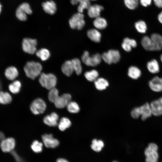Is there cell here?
I'll use <instances>...</instances> for the list:
<instances>
[{
  "instance_id": "43",
  "label": "cell",
  "mask_w": 162,
  "mask_h": 162,
  "mask_svg": "<svg viewBox=\"0 0 162 162\" xmlns=\"http://www.w3.org/2000/svg\"><path fill=\"white\" fill-rule=\"evenodd\" d=\"M140 2L142 5L147 7L151 4L152 0H140Z\"/></svg>"
},
{
  "instance_id": "34",
  "label": "cell",
  "mask_w": 162,
  "mask_h": 162,
  "mask_svg": "<svg viewBox=\"0 0 162 162\" xmlns=\"http://www.w3.org/2000/svg\"><path fill=\"white\" fill-rule=\"evenodd\" d=\"M21 86L20 82L19 80H15L9 85L8 88L11 93L16 94L20 91Z\"/></svg>"
},
{
  "instance_id": "12",
  "label": "cell",
  "mask_w": 162,
  "mask_h": 162,
  "mask_svg": "<svg viewBox=\"0 0 162 162\" xmlns=\"http://www.w3.org/2000/svg\"><path fill=\"white\" fill-rule=\"evenodd\" d=\"M150 104L152 115L156 116L162 115V97L152 101Z\"/></svg>"
},
{
  "instance_id": "47",
  "label": "cell",
  "mask_w": 162,
  "mask_h": 162,
  "mask_svg": "<svg viewBox=\"0 0 162 162\" xmlns=\"http://www.w3.org/2000/svg\"><path fill=\"white\" fill-rule=\"evenodd\" d=\"M158 19L159 21L162 24V11L159 14Z\"/></svg>"
},
{
  "instance_id": "39",
  "label": "cell",
  "mask_w": 162,
  "mask_h": 162,
  "mask_svg": "<svg viewBox=\"0 0 162 162\" xmlns=\"http://www.w3.org/2000/svg\"><path fill=\"white\" fill-rule=\"evenodd\" d=\"M49 90L48 94V99L51 102L54 103L59 96L58 91L55 87Z\"/></svg>"
},
{
  "instance_id": "10",
  "label": "cell",
  "mask_w": 162,
  "mask_h": 162,
  "mask_svg": "<svg viewBox=\"0 0 162 162\" xmlns=\"http://www.w3.org/2000/svg\"><path fill=\"white\" fill-rule=\"evenodd\" d=\"M46 107L44 101L40 98L34 100L30 105V110L32 113L38 115L43 113Z\"/></svg>"
},
{
  "instance_id": "17",
  "label": "cell",
  "mask_w": 162,
  "mask_h": 162,
  "mask_svg": "<svg viewBox=\"0 0 162 162\" xmlns=\"http://www.w3.org/2000/svg\"><path fill=\"white\" fill-rule=\"evenodd\" d=\"M104 9L103 7L98 4L91 5L87 9L88 16L91 18H95L100 16V13Z\"/></svg>"
},
{
  "instance_id": "51",
  "label": "cell",
  "mask_w": 162,
  "mask_h": 162,
  "mask_svg": "<svg viewBox=\"0 0 162 162\" xmlns=\"http://www.w3.org/2000/svg\"><path fill=\"white\" fill-rule=\"evenodd\" d=\"M112 162H117V161H113Z\"/></svg>"
},
{
  "instance_id": "15",
  "label": "cell",
  "mask_w": 162,
  "mask_h": 162,
  "mask_svg": "<svg viewBox=\"0 0 162 162\" xmlns=\"http://www.w3.org/2000/svg\"><path fill=\"white\" fill-rule=\"evenodd\" d=\"M150 88L155 92H162V78L154 76L148 83Z\"/></svg>"
},
{
  "instance_id": "30",
  "label": "cell",
  "mask_w": 162,
  "mask_h": 162,
  "mask_svg": "<svg viewBox=\"0 0 162 162\" xmlns=\"http://www.w3.org/2000/svg\"><path fill=\"white\" fill-rule=\"evenodd\" d=\"M12 98L10 94L7 92L0 91V104H7L11 103Z\"/></svg>"
},
{
  "instance_id": "41",
  "label": "cell",
  "mask_w": 162,
  "mask_h": 162,
  "mask_svg": "<svg viewBox=\"0 0 162 162\" xmlns=\"http://www.w3.org/2000/svg\"><path fill=\"white\" fill-rule=\"evenodd\" d=\"M123 42L127 43L132 48H135L137 46V43L136 41L133 39L126 38L124 39Z\"/></svg>"
},
{
  "instance_id": "27",
  "label": "cell",
  "mask_w": 162,
  "mask_h": 162,
  "mask_svg": "<svg viewBox=\"0 0 162 162\" xmlns=\"http://www.w3.org/2000/svg\"><path fill=\"white\" fill-rule=\"evenodd\" d=\"M94 82L96 88L100 91L105 89L109 86L108 81L102 78H98Z\"/></svg>"
},
{
  "instance_id": "32",
  "label": "cell",
  "mask_w": 162,
  "mask_h": 162,
  "mask_svg": "<svg viewBox=\"0 0 162 162\" xmlns=\"http://www.w3.org/2000/svg\"><path fill=\"white\" fill-rule=\"evenodd\" d=\"M104 146V143L102 141L94 139L92 141L91 148L94 151L99 152L102 150Z\"/></svg>"
},
{
  "instance_id": "31",
  "label": "cell",
  "mask_w": 162,
  "mask_h": 162,
  "mask_svg": "<svg viewBox=\"0 0 162 162\" xmlns=\"http://www.w3.org/2000/svg\"><path fill=\"white\" fill-rule=\"evenodd\" d=\"M71 125V122L68 118L66 117H62L60 119L58 126L60 130L63 131L69 128Z\"/></svg>"
},
{
  "instance_id": "8",
  "label": "cell",
  "mask_w": 162,
  "mask_h": 162,
  "mask_svg": "<svg viewBox=\"0 0 162 162\" xmlns=\"http://www.w3.org/2000/svg\"><path fill=\"white\" fill-rule=\"evenodd\" d=\"M32 11L29 4L27 3H23L20 4L17 8L16 14L17 18L21 21H26L27 19V14H31Z\"/></svg>"
},
{
  "instance_id": "7",
  "label": "cell",
  "mask_w": 162,
  "mask_h": 162,
  "mask_svg": "<svg viewBox=\"0 0 162 162\" xmlns=\"http://www.w3.org/2000/svg\"><path fill=\"white\" fill-rule=\"evenodd\" d=\"M101 56L102 59L108 64L116 63L120 58V55L119 51L114 50H110L107 52H104Z\"/></svg>"
},
{
  "instance_id": "3",
  "label": "cell",
  "mask_w": 162,
  "mask_h": 162,
  "mask_svg": "<svg viewBox=\"0 0 162 162\" xmlns=\"http://www.w3.org/2000/svg\"><path fill=\"white\" fill-rule=\"evenodd\" d=\"M40 76L39 81L42 86L49 90L55 87L57 78L54 74L41 73Z\"/></svg>"
},
{
  "instance_id": "38",
  "label": "cell",
  "mask_w": 162,
  "mask_h": 162,
  "mask_svg": "<svg viewBox=\"0 0 162 162\" xmlns=\"http://www.w3.org/2000/svg\"><path fill=\"white\" fill-rule=\"evenodd\" d=\"M43 143L38 140L34 141L31 145V148L33 152L36 153L41 152L42 151Z\"/></svg>"
},
{
  "instance_id": "44",
  "label": "cell",
  "mask_w": 162,
  "mask_h": 162,
  "mask_svg": "<svg viewBox=\"0 0 162 162\" xmlns=\"http://www.w3.org/2000/svg\"><path fill=\"white\" fill-rule=\"evenodd\" d=\"M153 1L157 7L162 8V0H153Z\"/></svg>"
},
{
  "instance_id": "25",
  "label": "cell",
  "mask_w": 162,
  "mask_h": 162,
  "mask_svg": "<svg viewBox=\"0 0 162 162\" xmlns=\"http://www.w3.org/2000/svg\"><path fill=\"white\" fill-rule=\"evenodd\" d=\"M141 72L137 67L132 66L128 68V75L131 78L136 80L139 78L141 76Z\"/></svg>"
},
{
  "instance_id": "50",
  "label": "cell",
  "mask_w": 162,
  "mask_h": 162,
  "mask_svg": "<svg viewBox=\"0 0 162 162\" xmlns=\"http://www.w3.org/2000/svg\"><path fill=\"white\" fill-rule=\"evenodd\" d=\"M90 1H96V0H89Z\"/></svg>"
},
{
  "instance_id": "18",
  "label": "cell",
  "mask_w": 162,
  "mask_h": 162,
  "mask_svg": "<svg viewBox=\"0 0 162 162\" xmlns=\"http://www.w3.org/2000/svg\"><path fill=\"white\" fill-rule=\"evenodd\" d=\"M58 115L55 112L45 116L43 119L44 123L50 126L55 127L58 125Z\"/></svg>"
},
{
  "instance_id": "11",
  "label": "cell",
  "mask_w": 162,
  "mask_h": 162,
  "mask_svg": "<svg viewBox=\"0 0 162 162\" xmlns=\"http://www.w3.org/2000/svg\"><path fill=\"white\" fill-rule=\"evenodd\" d=\"M1 149L4 152H11L15 147L16 142L14 138L8 137L5 138L0 143Z\"/></svg>"
},
{
  "instance_id": "6",
  "label": "cell",
  "mask_w": 162,
  "mask_h": 162,
  "mask_svg": "<svg viewBox=\"0 0 162 162\" xmlns=\"http://www.w3.org/2000/svg\"><path fill=\"white\" fill-rule=\"evenodd\" d=\"M84 18V15L82 13L78 12L73 14L69 20L70 28L79 30L82 29L85 24Z\"/></svg>"
},
{
  "instance_id": "20",
  "label": "cell",
  "mask_w": 162,
  "mask_h": 162,
  "mask_svg": "<svg viewBox=\"0 0 162 162\" xmlns=\"http://www.w3.org/2000/svg\"><path fill=\"white\" fill-rule=\"evenodd\" d=\"M70 1L73 5H76L78 3L79 4L77 10L79 12L81 13H82L84 9H88L91 5L89 0H70Z\"/></svg>"
},
{
  "instance_id": "23",
  "label": "cell",
  "mask_w": 162,
  "mask_h": 162,
  "mask_svg": "<svg viewBox=\"0 0 162 162\" xmlns=\"http://www.w3.org/2000/svg\"><path fill=\"white\" fill-rule=\"evenodd\" d=\"M62 72L67 76H71L74 70L71 60H67L62 64L61 67Z\"/></svg>"
},
{
  "instance_id": "21",
  "label": "cell",
  "mask_w": 162,
  "mask_h": 162,
  "mask_svg": "<svg viewBox=\"0 0 162 162\" xmlns=\"http://www.w3.org/2000/svg\"><path fill=\"white\" fill-rule=\"evenodd\" d=\"M87 34L88 38L92 41L95 43L100 42L101 34L97 29L93 28L88 30Z\"/></svg>"
},
{
  "instance_id": "46",
  "label": "cell",
  "mask_w": 162,
  "mask_h": 162,
  "mask_svg": "<svg viewBox=\"0 0 162 162\" xmlns=\"http://www.w3.org/2000/svg\"><path fill=\"white\" fill-rule=\"evenodd\" d=\"M56 162H69L67 160L63 158H59L57 159Z\"/></svg>"
},
{
  "instance_id": "45",
  "label": "cell",
  "mask_w": 162,
  "mask_h": 162,
  "mask_svg": "<svg viewBox=\"0 0 162 162\" xmlns=\"http://www.w3.org/2000/svg\"><path fill=\"white\" fill-rule=\"evenodd\" d=\"M5 138L4 134L2 132H0V143Z\"/></svg>"
},
{
  "instance_id": "26",
  "label": "cell",
  "mask_w": 162,
  "mask_h": 162,
  "mask_svg": "<svg viewBox=\"0 0 162 162\" xmlns=\"http://www.w3.org/2000/svg\"><path fill=\"white\" fill-rule=\"evenodd\" d=\"M93 24L96 28L100 30L105 29L107 25L106 20L100 16L95 18L93 22Z\"/></svg>"
},
{
  "instance_id": "37",
  "label": "cell",
  "mask_w": 162,
  "mask_h": 162,
  "mask_svg": "<svg viewBox=\"0 0 162 162\" xmlns=\"http://www.w3.org/2000/svg\"><path fill=\"white\" fill-rule=\"evenodd\" d=\"M135 26L137 31L140 33H145L146 32L147 28L145 22L143 21L140 20L136 22Z\"/></svg>"
},
{
  "instance_id": "24",
  "label": "cell",
  "mask_w": 162,
  "mask_h": 162,
  "mask_svg": "<svg viewBox=\"0 0 162 162\" xmlns=\"http://www.w3.org/2000/svg\"><path fill=\"white\" fill-rule=\"evenodd\" d=\"M146 65L148 70L152 74H157L159 72V64L156 59H153L148 62Z\"/></svg>"
},
{
  "instance_id": "4",
  "label": "cell",
  "mask_w": 162,
  "mask_h": 162,
  "mask_svg": "<svg viewBox=\"0 0 162 162\" xmlns=\"http://www.w3.org/2000/svg\"><path fill=\"white\" fill-rule=\"evenodd\" d=\"M101 56L99 53H96L92 56H90L89 52L85 51L82 57V62L88 66L95 67L98 65L101 62Z\"/></svg>"
},
{
  "instance_id": "36",
  "label": "cell",
  "mask_w": 162,
  "mask_h": 162,
  "mask_svg": "<svg viewBox=\"0 0 162 162\" xmlns=\"http://www.w3.org/2000/svg\"><path fill=\"white\" fill-rule=\"evenodd\" d=\"M66 107L70 113H77L80 110V108L79 105L75 102L70 101Z\"/></svg>"
},
{
  "instance_id": "40",
  "label": "cell",
  "mask_w": 162,
  "mask_h": 162,
  "mask_svg": "<svg viewBox=\"0 0 162 162\" xmlns=\"http://www.w3.org/2000/svg\"><path fill=\"white\" fill-rule=\"evenodd\" d=\"M124 2L127 7L131 10L135 9L138 4V0H124Z\"/></svg>"
},
{
  "instance_id": "13",
  "label": "cell",
  "mask_w": 162,
  "mask_h": 162,
  "mask_svg": "<svg viewBox=\"0 0 162 162\" xmlns=\"http://www.w3.org/2000/svg\"><path fill=\"white\" fill-rule=\"evenodd\" d=\"M42 140L45 146L48 148H55L59 144V141L53 137L52 134H45L42 137Z\"/></svg>"
},
{
  "instance_id": "5",
  "label": "cell",
  "mask_w": 162,
  "mask_h": 162,
  "mask_svg": "<svg viewBox=\"0 0 162 162\" xmlns=\"http://www.w3.org/2000/svg\"><path fill=\"white\" fill-rule=\"evenodd\" d=\"M157 145L154 143H150L145 149V154L146 162H157L158 158Z\"/></svg>"
},
{
  "instance_id": "2",
  "label": "cell",
  "mask_w": 162,
  "mask_h": 162,
  "mask_svg": "<svg viewBox=\"0 0 162 162\" xmlns=\"http://www.w3.org/2000/svg\"><path fill=\"white\" fill-rule=\"evenodd\" d=\"M42 67L38 62L29 61L27 62L24 68L26 76L32 79H34L40 75Z\"/></svg>"
},
{
  "instance_id": "9",
  "label": "cell",
  "mask_w": 162,
  "mask_h": 162,
  "mask_svg": "<svg viewBox=\"0 0 162 162\" xmlns=\"http://www.w3.org/2000/svg\"><path fill=\"white\" fill-rule=\"evenodd\" d=\"M37 41L36 39L25 38L22 41V49L23 51L27 53L34 54L37 51Z\"/></svg>"
},
{
  "instance_id": "14",
  "label": "cell",
  "mask_w": 162,
  "mask_h": 162,
  "mask_svg": "<svg viewBox=\"0 0 162 162\" xmlns=\"http://www.w3.org/2000/svg\"><path fill=\"white\" fill-rule=\"evenodd\" d=\"M71 96L69 94H64L58 96L54 103L56 107L63 108L66 106L70 101Z\"/></svg>"
},
{
  "instance_id": "49",
  "label": "cell",
  "mask_w": 162,
  "mask_h": 162,
  "mask_svg": "<svg viewBox=\"0 0 162 162\" xmlns=\"http://www.w3.org/2000/svg\"><path fill=\"white\" fill-rule=\"evenodd\" d=\"M1 10H2V6L1 4H0V13L1 12Z\"/></svg>"
},
{
  "instance_id": "16",
  "label": "cell",
  "mask_w": 162,
  "mask_h": 162,
  "mask_svg": "<svg viewBox=\"0 0 162 162\" xmlns=\"http://www.w3.org/2000/svg\"><path fill=\"white\" fill-rule=\"evenodd\" d=\"M153 51H159L162 49V36L157 33L152 34L150 37Z\"/></svg>"
},
{
  "instance_id": "28",
  "label": "cell",
  "mask_w": 162,
  "mask_h": 162,
  "mask_svg": "<svg viewBox=\"0 0 162 162\" xmlns=\"http://www.w3.org/2000/svg\"><path fill=\"white\" fill-rule=\"evenodd\" d=\"M141 43L142 47L146 50L149 51H153L150 38L147 36H144L141 40Z\"/></svg>"
},
{
  "instance_id": "35",
  "label": "cell",
  "mask_w": 162,
  "mask_h": 162,
  "mask_svg": "<svg viewBox=\"0 0 162 162\" xmlns=\"http://www.w3.org/2000/svg\"><path fill=\"white\" fill-rule=\"evenodd\" d=\"M71 61L74 71L77 75H80L82 73V70L80 60L78 58H74L71 60Z\"/></svg>"
},
{
  "instance_id": "48",
  "label": "cell",
  "mask_w": 162,
  "mask_h": 162,
  "mask_svg": "<svg viewBox=\"0 0 162 162\" xmlns=\"http://www.w3.org/2000/svg\"><path fill=\"white\" fill-rule=\"evenodd\" d=\"M160 58V61L162 63V54L161 55Z\"/></svg>"
},
{
  "instance_id": "19",
  "label": "cell",
  "mask_w": 162,
  "mask_h": 162,
  "mask_svg": "<svg viewBox=\"0 0 162 162\" xmlns=\"http://www.w3.org/2000/svg\"><path fill=\"white\" fill-rule=\"evenodd\" d=\"M42 6L44 10L46 13L50 15H53L56 12V4L53 1L43 2L42 3Z\"/></svg>"
},
{
  "instance_id": "29",
  "label": "cell",
  "mask_w": 162,
  "mask_h": 162,
  "mask_svg": "<svg viewBox=\"0 0 162 162\" xmlns=\"http://www.w3.org/2000/svg\"><path fill=\"white\" fill-rule=\"evenodd\" d=\"M35 53L36 56L43 61L47 60L50 56L49 51L45 48H42L37 50Z\"/></svg>"
},
{
  "instance_id": "1",
  "label": "cell",
  "mask_w": 162,
  "mask_h": 162,
  "mask_svg": "<svg viewBox=\"0 0 162 162\" xmlns=\"http://www.w3.org/2000/svg\"><path fill=\"white\" fill-rule=\"evenodd\" d=\"M152 115L150 104L148 103L140 106L134 108L131 112V115L133 118L137 119L141 116L143 121L146 120Z\"/></svg>"
},
{
  "instance_id": "33",
  "label": "cell",
  "mask_w": 162,
  "mask_h": 162,
  "mask_svg": "<svg viewBox=\"0 0 162 162\" xmlns=\"http://www.w3.org/2000/svg\"><path fill=\"white\" fill-rule=\"evenodd\" d=\"M86 78L90 82L94 81L99 76L98 72L95 70L86 72L84 74Z\"/></svg>"
},
{
  "instance_id": "22",
  "label": "cell",
  "mask_w": 162,
  "mask_h": 162,
  "mask_svg": "<svg viewBox=\"0 0 162 162\" xmlns=\"http://www.w3.org/2000/svg\"><path fill=\"white\" fill-rule=\"evenodd\" d=\"M4 75L8 80H13L17 77L18 72L16 67L14 66H10L6 69L4 72Z\"/></svg>"
},
{
  "instance_id": "42",
  "label": "cell",
  "mask_w": 162,
  "mask_h": 162,
  "mask_svg": "<svg viewBox=\"0 0 162 162\" xmlns=\"http://www.w3.org/2000/svg\"><path fill=\"white\" fill-rule=\"evenodd\" d=\"M122 46L123 49L127 52H130L132 49V47L127 43L123 42L122 44Z\"/></svg>"
}]
</instances>
